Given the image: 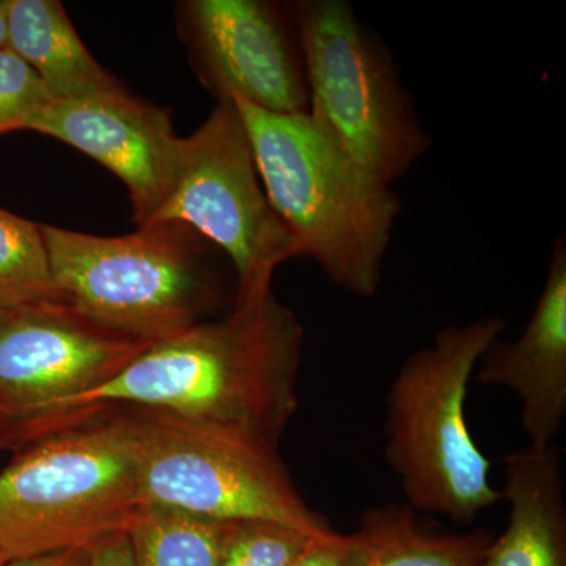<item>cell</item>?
<instances>
[{
	"label": "cell",
	"mask_w": 566,
	"mask_h": 566,
	"mask_svg": "<svg viewBox=\"0 0 566 566\" xmlns=\"http://www.w3.org/2000/svg\"><path fill=\"white\" fill-rule=\"evenodd\" d=\"M357 531L365 543L357 566H482L494 539L483 528L465 534L427 531L408 505L367 510Z\"/></svg>",
	"instance_id": "15"
},
{
	"label": "cell",
	"mask_w": 566,
	"mask_h": 566,
	"mask_svg": "<svg viewBox=\"0 0 566 566\" xmlns=\"http://www.w3.org/2000/svg\"><path fill=\"white\" fill-rule=\"evenodd\" d=\"M240 111L268 200L334 285L374 297L400 199L349 158L307 112L274 114L243 102Z\"/></svg>",
	"instance_id": "2"
},
{
	"label": "cell",
	"mask_w": 566,
	"mask_h": 566,
	"mask_svg": "<svg viewBox=\"0 0 566 566\" xmlns=\"http://www.w3.org/2000/svg\"><path fill=\"white\" fill-rule=\"evenodd\" d=\"M7 428H9V422H7V417L3 415L2 408H0V449H3V441H6Z\"/></svg>",
	"instance_id": "25"
},
{
	"label": "cell",
	"mask_w": 566,
	"mask_h": 566,
	"mask_svg": "<svg viewBox=\"0 0 566 566\" xmlns=\"http://www.w3.org/2000/svg\"><path fill=\"white\" fill-rule=\"evenodd\" d=\"M506 319L483 316L439 331L401 365L387 397L386 460L409 509L469 524L502 501L490 460L465 420L476 364Z\"/></svg>",
	"instance_id": "4"
},
{
	"label": "cell",
	"mask_w": 566,
	"mask_h": 566,
	"mask_svg": "<svg viewBox=\"0 0 566 566\" xmlns=\"http://www.w3.org/2000/svg\"><path fill=\"white\" fill-rule=\"evenodd\" d=\"M364 551V536L359 531L344 535L333 528L327 534L312 536L289 566H357Z\"/></svg>",
	"instance_id": "20"
},
{
	"label": "cell",
	"mask_w": 566,
	"mask_h": 566,
	"mask_svg": "<svg viewBox=\"0 0 566 566\" xmlns=\"http://www.w3.org/2000/svg\"><path fill=\"white\" fill-rule=\"evenodd\" d=\"M88 566H134L128 535H112L96 543L91 547Z\"/></svg>",
	"instance_id": "21"
},
{
	"label": "cell",
	"mask_w": 566,
	"mask_h": 566,
	"mask_svg": "<svg viewBox=\"0 0 566 566\" xmlns=\"http://www.w3.org/2000/svg\"><path fill=\"white\" fill-rule=\"evenodd\" d=\"M182 40L205 87L219 102L274 114L308 111L303 48L293 7L264 0H188Z\"/></svg>",
	"instance_id": "10"
},
{
	"label": "cell",
	"mask_w": 566,
	"mask_h": 566,
	"mask_svg": "<svg viewBox=\"0 0 566 566\" xmlns=\"http://www.w3.org/2000/svg\"><path fill=\"white\" fill-rule=\"evenodd\" d=\"M181 222L223 252L237 290L273 285L275 270L301 259L300 245L264 192L251 139L233 102H219L181 137L172 193L153 222Z\"/></svg>",
	"instance_id": "8"
},
{
	"label": "cell",
	"mask_w": 566,
	"mask_h": 566,
	"mask_svg": "<svg viewBox=\"0 0 566 566\" xmlns=\"http://www.w3.org/2000/svg\"><path fill=\"white\" fill-rule=\"evenodd\" d=\"M0 286L28 301H65L52 279L40 223L0 208Z\"/></svg>",
	"instance_id": "17"
},
{
	"label": "cell",
	"mask_w": 566,
	"mask_h": 566,
	"mask_svg": "<svg viewBox=\"0 0 566 566\" xmlns=\"http://www.w3.org/2000/svg\"><path fill=\"white\" fill-rule=\"evenodd\" d=\"M140 506L132 412L98 409L22 446L0 471V554L91 549L126 534Z\"/></svg>",
	"instance_id": "3"
},
{
	"label": "cell",
	"mask_w": 566,
	"mask_h": 566,
	"mask_svg": "<svg viewBox=\"0 0 566 566\" xmlns=\"http://www.w3.org/2000/svg\"><path fill=\"white\" fill-rule=\"evenodd\" d=\"M54 102L51 93L21 57L0 50V136L24 132L41 109Z\"/></svg>",
	"instance_id": "19"
},
{
	"label": "cell",
	"mask_w": 566,
	"mask_h": 566,
	"mask_svg": "<svg viewBox=\"0 0 566 566\" xmlns=\"http://www.w3.org/2000/svg\"><path fill=\"white\" fill-rule=\"evenodd\" d=\"M91 564V549H69L62 553L46 554V556H36L20 558V560L9 562L6 566H88Z\"/></svg>",
	"instance_id": "22"
},
{
	"label": "cell",
	"mask_w": 566,
	"mask_h": 566,
	"mask_svg": "<svg viewBox=\"0 0 566 566\" xmlns=\"http://www.w3.org/2000/svg\"><path fill=\"white\" fill-rule=\"evenodd\" d=\"M142 505L218 523L268 521L319 535L333 531L294 485L277 447L229 428L137 409Z\"/></svg>",
	"instance_id": "7"
},
{
	"label": "cell",
	"mask_w": 566,
	"mask_h": 566,
	"mask_svg": "<svg viewBox=\"0 0 566 566\" xmlns=\"http://www.w3.org/2000/svg\"><path fill=\"white\" fill-rule=\"evenodd\" d=\"M40 229L63 300L115 333L163 340L221 303L210 243L186 223H145L122 237Z\"/></svg>",
	"instance_id": "5"
},
{
	"label": "cell",
	"mask_w": 566,
	"mask_h": 566,
	"mask_svg": "<svg viewBox=\"0 0 566 566\" xmlns=\"http://www.w3.org/2000/svg\"><path fill=\"white\" fill-rule=\"evenodd\" d=\"M29 303L28 300L20 296V294L10 292V290L0 286V322L6 316H9L14 308L20 307L21 304Z\"/></svg>",
	"instance_id": "23"
},
{
	"label": "cell",
	"mask_w": 566,
	"mask_h": 566,
	"mask_svg": "<svg viewBox=\"0 0 566 566\" xmlns=\"http://www.w3.org/2000/svg\"><path fill=\"white\" fill-rule=\"evenodd\" d=\"M509 523L482 566H566L564 464L556 446L515 450L504 458Z\"/></svg>",
	"instance_id": "13"
},
{
	"label": "cell",
	"mask_w": 566,
	"mask_h": 566,
	"mask_svg": "<svg viewBox=\"0 0 566 566\" xmlns=\"http://www.w3.org/2000/svg\"><path fill=\"white\" fill-rule=\"evenodd\" d=\"M312 120L392 188L431 147L392 54L346 0L294 3Z\"/></svg>",
	"instance_id": "6"
},
{
	"label": "cell",
	"mask_w": 566,
	"mask_h": 566,
	"mask_svg": "<svg viewBox=\"0 0 566 566\" xmlns=\"http://www.w3.org/2000/svg\"><path fill=\"white\" fill-rule=\"evenodd\" d=\"M312 536L268 521L223 523L219 566H289Z\"/></svg>",
	"instance_id": "18"
},
{
	"label": "cell",
	"mask_w": 566,
	"mask_h": 566,
	"mask_svg": "<svg viewBox=\"0 0 566 566\" xmlns=\"http://www.w3.org/2000/svg\"><path fill=\"white\" fill-rule=\"evenodd\" d=\"M28 132L65 142L120 178L137 227L155 221L172 193L181 137L169 111L144 102L125 87L52 102L29 123Z\"/></svg>",
	"instance_id": "11"
},
{
	"label": "cell",
	"mask_w": 566,
	"mask_h": 566,
	"mask_svg": "<svg viewBox=\"0 0 566 566\" xmlns=\"http://www.w3.org/2000/svg\"><path fill=\"white\" fill-rule=\"evenodd\" d=\"M476 381L504 387L521 403L528 446H554L566 416V243L557 238L545 285L526 329L495 338L480 357Z\"/></svg>",
	"instance_id": "12"
},
{
	"label": "cell",
	"mask_w": 566,
	"mask_h": 566,
	"mask_svg": "<svg viewBox=\"0 0 566 566\" xmlns=\"http://www.w3.org/2000/svg\"><path fill=\"white\" fill-rule=\"evenodd\" d=\"M304 327L273 285L234 292L229 314L153 342L106 385L14 428L29 442L98 409L164 412L277 447L296 415Z\"/></svg>",
	"instance_id": "1"
},
{
	"label": "cell",
	"mask_w": 566,
	"mask_h": 566,
	"mask_svg": "<svg viewBox=\"0 0 566 566\" xmlns=\"http://www.w3.org/2000/svg\"><path fill=\"white\" fill-rule=\"evenodd\" d=\"M153 342L104 327L66 301H29L0 322L3 449L14 428L92 392Z\"/></svg>",
	"instance_id": "9"
},
{
	"label": "cell",
	"mask_w": 566,
	"mask_h": 566,
	"mask_svg": "<svg viewBox=\"0 0 566 566\" xmlns=\"http://www.w3.org/2000/svg\"><path fill=\"white\" fill-rule=\"evenodd\" d=\"M223 523L142 505L126 535L134 566H219Z\"/></svg>",
	"instance_id": "16"
},
{
	"label": "cell",
	"mask_w": 566,
	"mask_h": 566,
	"mask_svg": "<svg viewBox=\"0 0 566 566\" xmlns=\"http://www.w3.org/2000/svg\"><path fill=\"white\" fill-rule=\"evenodd\" d=\"M7 564H9V562H7L6 557H3L2 554H0V566H6Z\"/></svg>",
	"instance_id": "26"
},
{
	"label": "cell",
	"mask_w": 566,
	"mask_h": 566,
	"mask_svg": "<svg viewBox=\"0 0 566 566\" xmlns=\"http://www.w3.org/2000/svg\"><path fill=\"white\" fill-rule=\"evenodd\" d=\"M7 48L28 63L54 102L125 87L96 62L57 0H6Z\"/></svg>",
	"instance_id": "14"
},
{
	"label": "cell",
	"mask_w": 566,
	"mask_h": 566,
	"mask_svg": "<svg viewBox=\"0 0 566 566\" xmlns=\"http://www.w3.org/2000/svg\"><path fill=\"white\" fill-rule=\"evenodd\" d=\"M7 46V3L0 0V50Z\"/></svg>",
	"instance_id": "24"
}]
</instances>
